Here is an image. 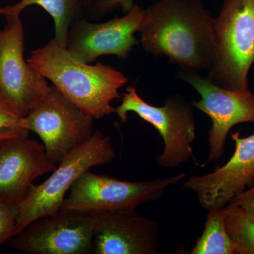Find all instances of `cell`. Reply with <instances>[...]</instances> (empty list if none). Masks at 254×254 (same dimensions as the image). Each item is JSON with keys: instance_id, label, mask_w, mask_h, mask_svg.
Masks as SVG:
<instances>
[{"instance_id": "6da1fadb", "label": "cell", "mask_w": 254, "mask_h": 254, "mask_svg": "<svg viewBox=\"0 0 254 254\" xmlns=\"http://www.w3.org/2000/svg\"><path fill=\"white\" fill-rule=\"evenodd\" d=\"M214 21L200 0H159L144 9L140 42L147 53L183 69H208L215 53Z\"/></svg>"}, {"instance_id": "7a4b0ae2", "label": "cell", "mask_w": 254, "mask_h": 254, "mask_svg": "<svg viewBox=\"0 0 254 254\" xmlns=\"http://www.w3.org/2000/svg\"><path fill=\"white\" fill-rule=\"evenodd\" d=\"M27 62L93 119L115 113L111 103L121 98L119 91L128 82L127 76L113 66L78 61L55 38L32 51Z\"/></svg>"}, {"instance_id": "3957f363", "label": "cell", "mask_w": 254, "mask_h": 254, "mask_svg": "<svg viewBox=\"0 0 254 254\" xmlns=\"http://www.w3.org/2000/svg\"><path fill=\"white\" fill-rule=\"evenodd\" d=\"M214 31L215 53L207 78L227 89H250L248 75L254 64V0H224Z\"/></svg>"}, {"instance_id": "277c9868", "label": "cell", "mask_w": 254, "mask_h": 254, "mask_svg": "<svg viewBox=\"0 0 254 254\" xmlns=\"http://www.w3.org/2000/svg\"><path fill=\"white\" fill-rule=\"evenodd\" d=\"M115 156L110 137L100 131L94 132L88 141L57 165L46 181L31 187L18 204L17 235L35 220L59 211L68 190L83 173L93 167L111 163Z\"/></svg>"}, {"instance_id": "5b68a950", "label": "cell", "mask_w": 254, "mask_h": 254, "mask_svg": "<svg viewBox=\"0 0 254 254\" xmlns=\"http://www.w3.org/2000/svg\"><path fill=\"white\" fill-rule=\"evenodd\" d=\"M185 177L180 173L152 181L128 182L88 170L74 182L60 210L95 215L133 213L140 205L160 199L169 187Z\"/></svg>"}, {"instance_id": "8992f818", "label": "cell", "mask_w": 254, "mask_h": 254, "mask_svg": "<svg viewBox=\"0 0 254 254\" xmlns=\"http://www.w3.org/2000/svg\"><path fill=\"white\" fill-rule=\"evenodd\" d=\"M120 106L115 108L122 123L127 121L128 113H134L153 125L163 138V153L156 163L165 168H177L193 158L192 143L195 138L194 115L191 105L179 95L169 97L161 107L142 99L135 87H128Z\"/></svg>"}, {"instance_id": "52a82bcc", "label": "cell", "mask_w": 254, "mask_h": 254, "mask_svg": "<svg viewBox=\"0 0 254 254\" xmlns=\"http://www.w3.org/2000/svg\"><path fill=\"white\" fill-rule=\"evenodd\" d=\"M0 30V95L21 117L46 98L51 86L24 58V29L20 15H6Z\"/></svg>"}, {"instance_id": "ba28073f", "label": "cell", "mask_w": 254, "mask_h": 254, "mask_svg": "<svg viewBox=\"0 0 254 254\" xmlns=\"http://www.w3.org/2000/svg\"><path fill=\"white\" fill-rule=\"evenodd\" d=\"M30 131L43 141L47 156L59 165L93 136V118L83 113L52 85L44 100L25 117Z\"/></svg>"}, {"instance_id": "9c48e42d", "label": "cell", "mask_w": 254, "mask_h": 254, "mask_svg": "<svg viewBox=\"0 0 254 254\" xmlns=\"http://www.w3.org/2000/svg\"><path fill=\"white\" fill-rule=\"evenodd\" d=\"M96 222L95 214L60 210L31 222L10 244L29 254H93Z\"/></svg>"}, {"instance_id": "30bf717a", "label": "cell", "mask_w": 254, "mask_h": 254, "mask_svg": "<svg viewBox=\"0 0 254 254\" xmlns=\"http://www.w3.org/2000/svg\"><path fill=\"white\" fill-rule=\"evenodd\" d=\"M177 76L190 83L200 95V100H194L191 105L211 120L207 162L217 161L223 155L227 136L232 127L254 123V94L250 89L236 91L218 86L195 70H182Z\"/></svg>"}, {"instance_id": "8fae6325", "label": "cell", "mask_w": 254, "mask_h": 254, "mask_svg": "<svg viewBox=\"0 0 254 254\" xmlns=\"http://www.w3.org/2000/svg\"><path fill=\"white\" fill-rule=\"evenodd\" d=\"M144 9L137 4L123 17L114 18L104 23L85 20L73 23L66 37L65 48L78 61L91 64L103 55H115L127 59L138 41V33Z\"/></svg>"}, {"instance_id": "7c38bea8", "label": "cell", "mask_w": 254, "mask_h": 254, "mask_svg": "<svg viewBox=\"0 0 254 254\" xmlns=\"http://www.w3.org/2000/svg\"><path fill=\"white\" fill-rule=\"evenodd\" d=\"M235 153L225 165L212 173L190 177L182 189L190 190L206 210L226 207L230 201L254 185V133L242 137L231 133Z\"/></svg>"}, {"instance_id": "4fadbf2b", "label": "cell", "mask_w": 254, "mask_h": 254, "mask_svg": "<svg viewBox=\"0 0 254 254\" xmlns=\"http://www.w3.org/2000/svg\"><path fill=\"white\" fill-rule=\"evenodd\" d=\"M57 165L47 156L44 145L27 136L0 144V200L18 205L38 177L52 173Z\"/></svg>"}, {"instance_id": "5bb4252c", "label": "cell", "mask_w": 254, "mask_h": 254, "mask_svg": "<svg viewBox=\"0 0 254 254\" xmlns=\"http://www.w3.org/2000/svg\"><path fill=\"white\" fill-rule=\"evenodd\" d=\"M93 254H156L158 222L136 212L97 214Z\"/></svg>"}, {"instance_id": "9a60e30c", "label": "cell", "mask_w": 254, "mask_h": 254, "mask_svg": "<svg viewBox=\"0 0 254 254\" xmlns=\"http://www.w3.org/2000/svg\"><path fill=\"white\" fill-rule=\"evenodd\" d=\"M32 5L43 8L53 18L55 23V39L65 47L66 37L75 16L82 6L81 0H20L16 4L3 7L2 16L20 15Z\"/></svg>"}, {"instance_id": "2e32d148", "label": "cell", "mask_w": 254, "mask_h": 254, "mask_svg": "<svg viewBox=\"0 0 254 254\" xmlns=\"http://www.w3.org/2000/svg\"><path fill=\"white\" fill-rule=\"evenodd\" d=\"M227 207L208 210L204 230L190 254H237V247L227 232Z\"/></svg>"}, {"instance_id": "e0dca14e", "label": "cell", "mask_w": 254, "mask_h": 254, "mask_svg": "<svg viewBox=\"0 0 254 254\" xmlns=\"http://www.w3.org/2000/svg\"><path fill=\"white\" fill-rule=\"evenodd\" d=\"M225 225L237 247V254H254V213L228 204Z\"/></svg>"}, {"instance_id": "ac0fdd59", "label": "cell", "mask_w": 254, "mask_h": 254, "mask_svg": "<svg viewBox=\"0 0 254 254\" xmlns=\"http://www.w3.org/2000/svg\"><path fill=\"white\" fill-rule=\"evenodd\" d=\"M26 120L18 115L0 95V144L13 138L27 136Z\"/></svg>"}, {"instance_id": "d6986e66", "label": "cell", "mask_w": 254, "mask_h": 254, "mask_svg": "<svg viewBox=\"0 0 254 254\" xmlns=\"http://www.w3.org/2000/svg\"><path fill=\"white\" fill-rule=\"evenodd\" d=\"M18 205L0 200V246L10 242L17 235Z\"/></svg>"}, {"instance_id": "ffe728a7", "label": "cell", "mask_w": 254, "mask_h": 254, "mask_svg": "<svg viewBox=\"0 0 254 254\" xmlns=\"http://www.w3.org/2000/svg\"><path fill=\"white\" fill-rule=\"evenodd\" d=\"M237 205L247 212L254 213V185L250 190H247L233 198L229 203Z\"/></svg>"}, {"instance_id": "44dd1931", "label": "cell", "mask_w": 254, "mask_h": 254, "mask_svg": "<svg viewBox=\"0 0 254 254\" xmlns=\"http://www.w3.org/2000/svg\"><path fill=\"white\" fill-rule=\"evenodd\" d=\"M133 0H97V9L100 13H108L119 7L125 11L129 10L133 5Z\"/></svg>"}, {"instance_id": "7402d4cb", "label": "cell", "mask_w": 254, "mask_h": 254, "mask_svg": "<svg viewBox=\"0 0 254 254\" xmlns=\"http://www.w3.org/2000/svg\"><path fill=\"white\" fill-rule=\"evenodd\" d=\"M82 1V4H89L90 1H91V0H81Z\"/></svg>"}, {"instance_id": "603a6c76", "label": "cell", "mask_w": 254, "mask_h": 254, "mask_svg": "<svg viewBox=\"0 0 254 254\" xmlns=\"http://www.w3.org/2000/svg\"><path fill=\"white\" fill-rule=\"evenodd\" d=\"M3 14V7L0 6V16H2Z\"/></svg>"}]
</instances>
